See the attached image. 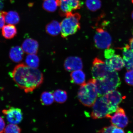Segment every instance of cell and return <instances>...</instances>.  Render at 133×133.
Segmentation results:
<instances>
[{"label":"cell","mask_w":133,"mask_h":133,"mask_svg":"<svg viewBox=\"0 0 133 133\" xmlns=\"http://www.w3.org/2000/svg\"><path fill=\"white\" fill-rule=\"evenodd\" d=\"M11 75L18 87L26 93L32 92L41 86L44 81V76L39 70L23 63L16 65Z\"/></svg>","instance_id":"1"},{"label":"cell","mask_w":133,"mask_h":133,"mask_svg":"<svg viewBox=\"0 0 133 133\" xmlns=\"http://www.w3.org/2000/svg\"><path fill=\"white\" fill-rule=\"evenodd\" d=\"M94 80L99 97L115 90L120 86L121 83L118 74L115 71H109L104 78Z\"/></svg>","instance_id":"2"},{"label":"cell","mask_w":133,"mask_h":133,"mask_svg":"<svg viewBox=\"0 0 133 133\" xmlns=\"http://www.w3.org/2000/svg\"><path fill=\"white\" fill-rule=\"evenodd\" d=\"M97 96V88L94 79L81 85L77 94L79 102L84 106L89 107L92 106Z\"/></svg>","instance_id":"3"},{"label":"cell","mask_w":133,"mask_h":133,"mask_svg":"<svg viewBox=\"0 0 133 133\" xmlns=\"http://www.w3.org/2000/svg\"><path fill=\"white\" fill-rule=\"evenodd\" d=\"M66 17L60 23L61 36L63 38L76 33L81 29L79 21L81 16L78 13H66Z\"/></svg>","instance_id":"4"},{"label":"cell","mask_w":133,"mask_h":133,"mask_svg":"<svg viewBox=\"0 0 133 133\" xmlns=\"http://www.w3.org/2000/svg\"><path fill=\"white\" fill-rule=\"evenodd\" d=\"M91 116L93 119L108 118L112 114L109 106L102 97H99L93 105Z\"/></svg>","instance_id":"5"},{"label":"cell","mask_w":133,"mask_h":133,"mask_svg":"<svg viewBox=\"0 0 133 133\" xmlns=\"http://www.w3.org/2000/svg\"><path fill=\"white\" fill-rule=\"evenodd\" d=\"M94 40L96 47L99 49L109 48L112 42V37L107 31L102 28L96 29Z\"/></svg>","instance_id":"6"},{"label":"cell","mask_w":133,"mask_h":133,"mask_svg":"<svg viewBox=\"0 0 133 133\" xmlns=\"http://www.w3.org/2000/svg\"><path fill=\"white\" fill-rule=\"evenodd\" d=\"M109 71L108 70L105 63L99 58H95L91 69L93 79H101L105 77Z\"/></svg>","instance_id":"7"},{"label":"cell","mask_w":133,"mask_h":133,"mask_svg":"<svg viewBox=\"0 0 133 133\" xmlns=\"http://www.w3.org/2000/svg\"><path fill=\"white\" fill-rule=\"evenodd\" d=\"M102 97L109 105L112 113L116 112L119 107V105L123 99L121 93L116 90L108 93Z\"/></svg>","instance_id":"8"},{"label":"cell","mask_w":133,"mask_h":133,"mask_svg":"<svg viewBox=\"0 0 133 133\" xmlns=\"http://www.w3.org/2000/svg\"><path fill=\"white\" fill-rule=\"evenodd\" d=\"M108 118L110 119L112 124L122 128L126 127L129 123L128 118L124 110L121 108H118L114 115H109Z\"/></svg>","instance_id":"9"},{"label":"cell","mask_w":133,"mask_h":133,"mask_svg":"<svg viewBox=\"0 0 133 133\" xmlns=\"http://www.w3.org/2000/svg\"><path fill=\"white\" fill-rule=\"evenodd\" d=\"M82 4L80 0H60V14L65 16L66 13L80 9Z\"/></svg>","instance_id":"10"},{"label":"cell","mask_w":133,"mask_h":133,"mask_svg":"<svg viewBox=\"0 0 133 133\" xmlns=\"http://www.w3.org/2000/svg\"><path fill=\"white\" fill-rule=\"evenodd\" d=\"M2 113L6 116L7 121L10 123L17 124L22 120L23 113L19 108L11 107L8 109L3 110Z\"/></svg>","instance_id":"11"},{"label":"cell","mask_w":133,"mask_h":133,"mask_svg":"<svg viewBox=\"0 0 133 133\" xmlns=\"http://www.w3.org/2000/svg\"><path fill=\"white\" fill-rule=\"evenodd\" d=\"M64 67L68 71H72L81 70L83 67L82 59L77 56H69L64 61Z\"/></svg>","instance_id":"12"},{"label":"cell","mask_w":133,"mask_h":133,"mask_svg":"<svg viewBox=\"0 0 133 133\" xmlns=\"http://www.w3.org/2000/svg\"><path fill=\"white\" fill-rule=\"evenodd\" d=\"M105 63L108 70L110 71H120L124 66L123 60L117 55H115L110 59H106Z\"/></svg>","instance_id":"13"},{"label":"cell","mask_w":133,"mask_h":133,"mask_svg":"<svg viewBox=\"0 0 133 133\" xmlns=\"http://www.w3.org/2000/svg\"><path fill=\"white\" fill-rule=\"evenodd\" d=\"M39 45L35 40L28 38L23 42L22 48L24 52L26 54H36L39 49Z\"/></svg>","instance_id":"14"},{"label":"cell","mask_w":133,"mask_h":133,"mask_svg":"<svg viewBox=\"0 0 133 133\" xmlns=\"http://www.w3.org/2000/svg\"><path fill=\"white\" fill-rule=\"evenodd\" d=\"M24 51L22 47L19 46H13L10 50L9 57L13 62L19 63L22 60Z\"/></svg>","instance_id":"15"},{"label":"cell","mask_w":133,"mask_h":133,"mask_svg":"<svg viewBox=\"0 0 133 133\" xmlns=\"http://www.w3.org/2000/svg\"><path fill=\"white\" fill-rule=\"evenodd\" d=\"M70 78L71 82L74 84L81 85L85 83V74L81 70L72 71Z\"/></svg>","instance_id":"16"},{"label":"cell","mask_w":133,"mask_h":133,"mask_svg":"<svg viewBox=\"0 0 133 133\" xmlns=\"http://www.w3.org/2000/svg\"><path fill=\"white\" fill-rule=\"evenodd\" d=\"M47 34L52 36L58 35L61 33L60 23L56 21H53L46 25L45 28Z\"/></svg>","instance_id":"17"},{"label":"cell","mask_w":133,"mask_h":133,"mask_svg":"<svg viewBox=\"0 0 133 133\" xmlns=\"http://www.w3.org/2000/svg\"><path fill=\"white\" fill-rule=\"evenodd\" d=\"M2 33L4 38L10 39L15 37L17 33V30L14 25L8 24L2 28Z\"/></svg>","instance_id":"18"},{"label":"cell","mask_w":133,"mask_h":133,"mask_svg":"<svg viewBox=\"0 0 133 133\" xmlns=\"http://www.w3.org/2000/svg\"><path fill=\"white\" fill-rule=\"evenodd\" d=\"M5 21L8 24L16 25L20 21V17L18 13L15 11H10L8 12L4 11Z\"/></svg>","instance_id":"19"},{"label":"cell","mask_w":133,"mask_h":133,"mask_svg":"<svg viewBox=\"0 0 133 133\" xmlns=\"http://www.w3.org/2000/svg\"><path fill=\"white\" fill-rule=\"evenodd\" d=\"M60 0H44L43 4V7L48 12H55L59 6Z\"/></svg>","instance_id":"20"},{"label":"cell","mask_w":133,"mask_h":133,"mask_svg":"<svg viewBox=\"0 0 133 133\" xmlns=\"http://www.w3.org/2000/svg\"><path fill=\"white\" fill-rule=\"evenodd\" d=\"M54 100L59 104L64 103L68 99L67 93L65 91L57 89L53 93Z\"/></svg>","instance_id":"21"},{"label":"cell","mask_w":133,"mask_h":133,"mask_svg":"<svg viewBox=\"0 0 133 133\" xmlns=\"http://www.w3.org/2000/svg\"><path fill=\"white\" fill-rule=\"evenodd\" d=\"M40 101L43 105H51L55 101L53 94L49 91H44L41 95Z\"/></svg>","instance_id":"22"},{"label":"cell","mask_w":133,"mask_h":133,"mask_svg":"<svg viewBox=\"0 0 133 133\" xmlns=\"http://www.w3.org/2000/svg\"><path fill=\"white\" fill-rule=\"evenodd\" d=\"M25 62L30 67L37 68L39 65V58L36 54H29L26 56Z\"/></svg>","instance_id":"23"},{"label":"cell","mask_w":133,"mask_h":133,"mask_svg":"<svg viewBox=\"0 0 133 133\" xmlns=\"http://www.w3.org/2000/svg\"><path fill=\"white\" fill-rule=\"evenodd\" d=\"M86 5L89 10L95 11L101 8V0H86Z\"/></svg>","instance_id":"24"},{"label":"cell","mask_w":133,"mask_h":133,"mask_svg":"<svg viewBox=\"0 0 133 133\" xmlns=\"http://www.w3.org/2000/svg\"><path fill=\"white\" fill-rule=\"evenodd\" d=\"M21 129L17 124H10L6 125L4 129L5 133H19L21 132Z\"/></svg>","instance_id":"25"},{"label":"cell","mask_w":133,"mask_h":133,"mask_svg":"<svg viewBox=\"0 0 133 133\" xmlns=\"http://www.w3.org/2000/svg\"><path fill=\"white\" fill-rule=\"evenodd\" d=\"M123 60L124 65L128 71L133 70V56L130 58H127L123 56Z\"/></svg>","instance_id":"26"},{"label":"cell","mask_w":133,"mask_h":133,"mask_svg":"<svg viewBox=\"0 0 133 133\" xmlns=\"http://www.w3.org/2000/svg\"><path fill=\"white\" fill-rule=\"evenodd\" d=\"M125 81L129 85L133 86V70L128 71L125 75Z\"/></svg>","instance_id":"27"},{"label":"cell","mask_w":133,"mask_h":133,"mask_svg":"<svg viewBox=\"0 0 133 133\" xmlns=\"http://www.w3.org/2000/svg\"><path fill=\"white\" fill-rule=\"evenodd\" d=\"M115 51L112 49H106L104 51V56L106 59H109L112 57L115 54Z\"/></svg>","instance_id":"28"},{"label":"cell","mask_w":133,"mask_h":133,"mask_svg":"<svg viewBox=\"0 0 133 133\" xmlns=\"http://www.w3.org/2000/svg\"><path fill=\"white\" fill-rule=\"evenodd\" d=\"M116 126L112 124L111 125L108 127H105L99 131H98V133H112L113 130Z\"/></svg>","instance_id":"29"},{"label":"cell","mask_w":133,"mask_h":133,"mask_svg":"<svg viewBox=\"0 0 133 133\" xmlns=\"http://www.w3.org/2000/svg\"><path fill=\"white\" fill-rule=\"evenodd\" d=\"M5 21L4 16V11H1L0 12V29H2L4 26Z\"/></svg>","instance_id":"30"},{"label":"cell","mask_w":133,"mask_h":133,"mask_svg":"<svg viewBox=\"0 0 133 133\" xmlns=\"http://www.w3.org/2000/svg\"><path fill=\"white\" fill-rule=\"evenodd\" d=\"M5 128V124L4 119L0 116V133L4 132Z\"/></svg>","instance_id":"31"},{"label":"cell","mask_w":133,"mask_h":133,"mask_svg":"<svg viewBox=\"0 0 133 133\" xmlns=\"http://www.w3.org/2000/svg\"><path fill=\"white\" fill-rule=\"evenodd\" d=\"M112 133H125V132L124 130L121 129V128L116 126L114 129L113 130Z\"/></svg>","instance_id":"32"},{"label":"cell","mask_w":133,"mask_h":133,"mask_svg":"<svg viewBox=\"0 0 133 133\" xmlns=\"http://www.w3.org/2000/svg\"><path fill=\"white\" fill-rule=\"evenodd\" d=\"M129 44L130 49L133 51V34L132 37L130 39Z\"/></svg>","instance_id":"33"},{"label":"cell","mask_w":133,"mask_h":133,"mask_svg":"<svg viewBox=\"0 0 133 133\" xmlns=\"http://www.w3.org/2000/svg\"><path fill=\"white\" fill-rule=\"evenodd\" d=\"M3 7H4V4L2 1H0V12H1Z\"/></svg>","instance_id":"34"},{"label":"cell","mask_w":133,"mask_h":133,"mask_svg":"<svg viewBox=\"0 0 133 133\" xmlns=\"http://www.w3.org/2000/svg\"><path fill=\"white\" fill-rule=\"evenodd\" d=\"M132 17L133 19V11L132 14Z\"/></svg>","instance_id":"35"},{"label":"cell","mask_w":133,"mask_h":133,"mask_svg":"<svg viewBox=\"0 0 133 133\" xmlns=\"http://www.w3.org/2000/svg\"><path fill=\"white\" fill-rule=\"evenodd\" d=\"M0 1H2L3 0H0Z\"/></svg>","instance_id":"36"},{"label":"cell","mask_w":133,"mask_h":133,"mask_svg":"<svg viewBox=\"0 0 133 133\" xmlns=\"http://www.w3.org/2000/svg\"></svg>","instance_id":"37"}]
</instances>
